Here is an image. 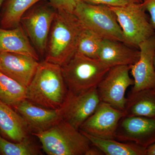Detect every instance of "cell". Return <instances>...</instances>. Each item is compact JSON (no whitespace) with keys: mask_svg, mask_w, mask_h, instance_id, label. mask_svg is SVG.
Instances as JSON below:
<instances>
[{"mask_svg":"<svg viewBox=\"0 0 155 155\" xmlns=\"http://www.w3.org/2000/svg\"><path fill=\"white\" fill-rule=\"evenodd\" d=\"M74 14L57 10L48 39L45 61L63 66L75 54L85 28Z\"/></svg>","mask_w":155,"mask_h":155,"instance_id":"cell-1","label":"cell"},{"mask_svg":"<svg viewBox=\"0 0 155 155\" xmlns=\"http://www.w3.org/2000/svg\"><path fill=\"white\" fill-rule=\"evenodd\" d=\"M68 90L61 66L46 61L39 62L35 75L26 87V99L51 110L61 107Z\"/></svg>","mask_w":155,"mask_h":155,"instance_id":"cell-2","label":"cell"},{"mask_svg":"<svg viewBox=\"0 0 155 155\" xmlns=\"http://www.w3.org/2000/svg\"><path fill=\"white\" fill-rule=\"evenodd\" d=\"M48 155H86L92 144L86 136L61 119L48 130L32 134Z\"/></svg>","mask_w":155,"mask_h":155,"instance_id":"cell-3","label":"cell"},{"mask_svg":"<svg viewBox=\"0 0 155 155\" xmlns=\"http://www.w3.org/2000/svg\"><path fill=\"white\" fill-rule=\"evenodd\" d=\"M61 68L68 91L74 93L97 87L111 68L99 59L76 52Z\"/></svg>","mask_w":155,"mask_h":155,"instance_id":"cell-4","label":"cell"},{"mask_svg":"<svg viewBox=\"0 0 155 155\" xmlns=\"http://www.w3.org/2000/svg\"><path fill=\"white\" fill-rule=\"evenodd\" d=\"M74 14L85 28L103 39L124 43L122 29L110 6L88 4L81 1Z\"/></svg>","mask_w":155,"mask_h":155,"instance_id":"cell-5","label":"cell"},{"mask_svg":"<svg viewBox=\"0 0 155 155\" xmlns=\"http://www.w3.org/2000/svg\"><path fill=\"white\" fill-rule=\"evenodd\" d=\"M110 7L116 14L125 44L138 48L142 42L155 34L141 4L129 3L124 6Z\"/></svg>","mask_w":155,"mask_h":155,"instance_id":"cell-6","label":"cell"},{"mask_svg":"<svg viewBox=\"0 0 155 155\" xmlns=\"http://www.w3.org/2000/svg\"><path fill=\"white\" fill-rule=\"evenodd\" d=\"M57 11L48 0H43L28 9L20 20V24L39 55H45L50 30Z\"/></svg>","mask_w":155,"mask_h":155,"instance_id":"cell-7","label":"cell"},{"mask_svg":"<svg viewBox=\"0 0 155 155\" xmlns=\"http://www.w3.org/2000/svg\"><path fill=\"white\" fill-rule=\"evenodd\" d=\"M130 67L116 66L110 69L97 87L101 102L124 111L127 101L126 90L134 84V80L129 74Z\"/></svg>","mask_w":155,"mask_h":155,"instance_id":"cell-8","label":"cell"},{"mask_svg":"<svg viewBox=\"0 0 155 155\" xmlns=\"http://www.w3.org/2000/svg\"><path fill=\"white\" fill-rule=\"evenodd\" d=\"M101 102L97 87L80 93L68 91L63 104L59 109L61 119L79 129Z\"/></svg>","mask_w":155,"mask_h":155,"instance_id":"cell-9","label":"cell"},{"mask_svg":"<svg viewBox=\"0 0 155 155\" xmlns=\"http://www.w3.org/2000/svg\"><path fill=\"white\" fill-rule=\"evenodd\" d=\"M116 140L147 149L155 143V118L123 116L116 130Z\"/></svg>","mask_w":155,"mask_h":155,"instance_id":"cell-10","label":"cell"},{"mask_svg":"<svg viewBox=\"0 0 155 155\" xmlns=\"http://www.w3.org/2000/svg\"><path fill=\"white\" fill-rule=\"evenodd\" d=\"M123 111L101 102L96 110L81 126V132L105 139H116L119 121Z\"/></svg>","mask_w":155,"mask_h":155,"instance_id":"cell-11","label":"cell"},{"mask_svg":"<svg viewBox=\"0 0 155 155\" xmlns=\"http://www.w3.org/2000/svg\"><path fill=\"white\" fill-rule=\"evenodd\" d=\"M140 52L138 61L130 67L134 80L131 92L155 89V34L139 45Z\"/></svg>","mask_w":155,"mask_h":155,"instance_id":"cell-12","label":"cell"},{"mask_svg":"<svg viewBox=\"0 0 155 155\" xmlns=\"http://www.w3.org/2000/svg\"><path fill=\"white\" fill-rule=\"evenodd\" d=\"M39 62L31 56L18 53H0V71L26 87L35 75Z\"/></svg>","mask_w":155,"mask_h":155,"instance_id":"cell-13","label":"cell"},{"mask_svg":"<svg viewBox=\"0 0 155 155\" xmlns=\"http://www.w3.org/2000/svg\"><path fill=\"white\" fill-rule=\"evenodd\" d=\"M27 123L31 134L49 129L61 119L60 110L35 104L25 99L12 107Z\"/></svg>","mask_w":155,"mask_h":155,"instance_id":"cell-14","label":"cell"},{"mask_svg":"<svg viewBox=\"0 0 155 155\" xmlns=\"http://www.w3.org/2000/svg\"><path fill=\"white\" fill-rule=\"evenodd\" d=\"M137 48L127 45L122 42L103 39L99 53L98 59L109 67L131 66L140 57Z\"/></svg>","mask_w":155,"mask_h":155,"instance_id":"cell-15","label":"cell"},{"mask_svg":"<svg viewBox=\"0 0 155 155\" xmlns=\"http://www.w3.org/2000/svg\"><path fill=\"white\" fill-rule=\"evenodd\" d=\"M0 133L8 140L18 142L32 135L27 123L11 106L0 101Z\"/></svg>","mask_w":155,"mask_h":155,"instance_id":"cell-16","label":"cell"},{"mask_svg":"<svg viewBox=\"0 0 155 155\" xmlns=\"http://www.w3.org/2000/svg\"><path fill=\"white\" fill-rule=\"evenodd\" d=\"M5 52L23 54L39 60L38 53L20 24L11 29L0 27V53Z\"/></svg>","mask_w":155,"mask_h":155,"instance_id":"cell-17","label":"cell"},{"mask_svg":"<svg viewBox=\"0 0 155 155\" xmlns=\"http://www.w3.org/2000/svg\"><path fill=\"white\" fill-rule=\"evenodd\" d=\"M127 98L124 116L155 118V89L130 91Z\"/></svg>","mask_w":155,"mask_h":155,"instance_id":"cell-18","label":"cell"},{"mask_svg":"<svg viewBox=\"0 0 155 155\" xmlns=\"http://www.w3.org/2000/svg\"><path fill=\"white\" fill-rule=\"evenodd\" d=\"M43 0H5L0 15V27L11 29L20 24L23 14L36 3Z\"/></svg>","mask_w":155,"mask_h":155,"instance_id":"cell-19","label":"cell"},{"mask_svg":"<svg viewBox=\"0 0 155 155\" xmlns=\"http://www.w3.org/2000/svg\"><path fill=\"white\" fill-rule=\"evenodd\" d=\"M81 132L87 137L92 145L98 148L104 155H146V149L133 143L99 138Z\"/></svg>","mask_w":155,"mask_h":155,"instance_id":"cell-20","label":"cell"},{"mask_svg":"<svg viewBox=\"0 0 155 155\" xmlns=\"http://www.w3.org/2000/svg\"><path fill=\"white\" fill-rule=\"evenodd\" d=\"M26 87L0 71V101L13 107L26 99Z\"/></svg>","mask_w":155,"mask_h":155,"instance_id":"cell-21","label":"cell"},{"mask_svg":"<svg viewBox=\"0 0 155 155\" xmlns=\"http://www.w3.org/2000/svg\"><path fill=\"white\" fill-rule=\"evenodd\" d=\"M41 154L39 148L31 137L21 141L14 142L6 139L0 134V155H38Z\"/></svg>","mask_w":155,"mask_h":155,"instance_id":"cell-22","label":"cell"},{"mask_svg":"<svg viewBox=\"0 0 155 155\" xmlns=\"http://www.w3.org/2000/svg\"><path fill=\"white\" fill-rule=\"evenodd\" d=\"M103 39L91 30L85 28L81 35L76 52L93 59H98Z\"/></svg>","mask_w":155,"mask_h":155,"instance_id":"cell-23","label":"cell"},{"mask_svg":"<svg viewBox=\"0 0 155 155\" xmlns=\"http://www.w3.org/2000/svg\"><path fill=\"white\" fill-rule=\"evenodd\" d=\"M82 0H48L57 10H63L74 14L78 3Z\"/></svg>","mask_w":155,"mask_h":155,"instance_id":"cell-24","label":"cell"},{"mask_svg":"<svg viewBox=\"0 0 155 155\" xmlns=\"http://www.w3.org/2000/svg\"><path fill=\"white\" fill-rule=\"evenodd\" d=\"M84 2L93 5H105L111 7H119L127 5L128 0H82Z\"/></svg>","mask_w":155,"mask_h":155,"instance_id":"cell-25","label":"cell"},{"mask_svg":"<svg viewBox=\"0 0 155 155\" xmlns=\"http://www.w3.org/2000/svg\"><path fill=\"white\" fill-rule=\"evenodd\" d=\"M141 4L146 11L149 13L150 23L155 31V0H145Z\"/></svg>","mask_w":155,"mask_h":155,"instance_id":"cell-26","label":"cell"},{"mask_svg":"<svg viewBox=\"0 0 155 155\" xmlns=\"http://www.w3.org/2000/svg\"><path fill=\"white\" fill-rule=\"evenodd\" d=\"M104 153L101 150L97 147L92 145L90 148L89 149L87 152L86 155H103Z\"/></svg>","mask_w":155,"mask_h":155,"instance_id":"cell-27","label":"cell"},{"mask_svg":"<svg viewBox=\"0 0 155 155\" xmlns=\"http://www.w3.org/2000/svg\"><path fill=\"white\" fill-rule=\"evenodd\" d=\"M146 155H155V143L147 148Z\"/></svg>","mask_w":155,"mask_h":155,"instance_id":"cell-28","label":"cell"},{"mask_svg":"<svg viewBox=\"0 0 155 155\" xmlns=\"http://www.w3.org/2000/svg\"><path fill=\"white\" fill-rule=\"evenodd\" d=\"M145 0H128V2L130 3H136V4H141Z\"/></svg>","mask_w":155,"mask_h":155,"instance_id":"cell-29","label":"cell"},{"mask_svg":"<svg viewBox=\"0 0 155 155\" xmlns=\"http://www.w3.org/2000/svg\"><path fill=\"white\" fill-rule=\"evenodd\" d=\"M5 0H0V15H1V9H2V6L3 3L4 2Z\"/></svg>","mask_w":155,"mask_h":155,"instance_id":"cell-30","label":"cell"},{"mask_svg":"<svg viewBox=\"0 0 155 155\" xmlns=\"http://www.w3.org/2000/svg\"><path fill=\"white\" fill-rule=\"evenodd\" d=\"M154 65L155 67V55H154Z\"/></svg>","mask_w":155,"mask_h":155,"instance_id":"cell-31","label":"cell"},{"mask_svg":"<svg viewBox=\"0 0 155 155\" xmlns=\"http://www.w3.org/2000/svg\"><path fill=\"white\" fill-rule=\"evenodd\" d=\"M0 134H1V133H0Z\"/></svg>","mask_w":155,"mask_h":155,"instance_id":"cell-32","label":"cell"}]
</instances>
